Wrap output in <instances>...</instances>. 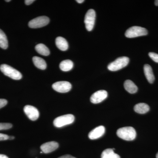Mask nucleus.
I'll use <instances>...</instances> for the list:
<instances>
[{"mask_svg": "<svg viewBox=\"0 0 158 158\" xmlns=\"http://www.w3.org/2000/svg\"><path fill=\"white\" fill-rule=\"evenodd\" d=\"M116 134L119 138L126 141H132L136 138L137 135L135 130L131 127L118 129Z\"/></svg>", "mask_w": 158, "mask_h": 158, "instance_id": "nucleus-1", "label": "nucleus"}, {"mask_svg": "<svg viewBox=\"0 0 158 158\" xmlns=\"http://www.w3.org/2000/svg\"><path fill=\"white\" fill-rule=\"evenodd\" d=\"M0 70L6 76L15 80H19L22 78V75L19 71L7 64L0 66Z\"/></svg>", "mask_w": 158, "mask_h": 158, "instance_id": "nucleus-2", "label": "nucleus"}, {"mask_svg": "<svg viewBox=\"0 0 158 158\" xmlns=\"http://www.w3.org/2000/svg\"><path fill=\"white\" fill-rule=\"evenodd\" d=\"M129 61V59L127 57H119L108 65V69L111 71H116L121 69L127 66Z\"/></svg>", "mask_w": 158, "mask_h": 158, "instance_id": "nucleus-3", "label": "nucleus"}, {"mask_svg": "<svg viewBox=\"0 0 158 158\" xmlns=\"http://www.w3.org/2000/svg\"><path fill=\"white\" fill-rule=\"evenodd\" d=\"M75 117L72 114H67L59 116L55 118L53 124L56 127H63L68 125L72 124L74 121Z\"/></svg>", "mask_w": 158, "mask_h": 158, "instance_id": "nucleus-4", "label": "nucleus"}, {"mask_svg": "<svg viewBox=\"0 0 158 158\" xmlns=\"http://www.w3.org/2000/svg\"><path fill=\"white\" fill-rule=\"evenodd\" d=\"M147 29L138 26L131 27L126 31V37L128 38H134L147 35Z\"/></svg>", "mask_w": 158, "mask_h": 158, "instance_id": "nucleus-5", "label": "nucleus"}, {"mask_svg": "<svg viewBox=\"0 0 158 158\" xmlns=\"http://www.w3.org/2000/svg\"><path fill=\"white\" fill-rule=\"evenodd\" d=\"M49 21V19L47 16H39L30 21L28 25L31 28H39L47 25Z\"/></svg>", "mask_w": 158, "mask_h": 158, "instance_id": "nucleus-6", "label": "nucleus"}, {"mask_svg": "<svg viewBox=\"0 0 158 158\" xmlns=\"http://www.w3.org/2000/svg\"><path fill=\"white\" fill-rule=\"evenodd\" d=\"M95 17L96 13L94 10L90 9L87 11L85 19V26L87 31H90L93 30L95 23Z\"/></svg>", "mask_w": 158, "mask_h": 158, "instance_id": "nucleus-7", "label": "nucleus"}, {"mask_svg": "<svg viewBox=\"0 0 158 158\" xmlns=\"http://www.w3.org/2000/svg\"><path fill=\"white\" fill-rule=\"evenodd\" d=\"M53 89L59 93H66L70 91L72 85L67 81H59L54 83L52 86Z\"/></svg>", "mask_w": 158, "mask_h": 158, "instance_id": "nucleus-8", "label": "nucleus"}, {"mask_svg": "<svg viewBox=\"0 0 158 158\" xmlns=\"http://www.w3.org/2000/svg\"><path fill=\"white\" fill-rule=\"evenodd\" d=\"M23 110L26 115L32 121H35L39 118V111L35 107L27 105L24 107Z\"/></svg>", "mask_w": 158, "mask_h": 158, "instance_id": "nucleus-9", "label": "nucleus"}, {"mask_svg": "<svg viewBox=\"0 0 158 158\" xmlns=\"http://www.w3.org/2000/svg\"><path fill=\"white\" fill-rule=\"evenodd\" d=\"M108 93L106 90H100L93 94L90 97V102L93 104L101 102L107 98Z\"/></svg>", "mask_w": 158, "mask_h": 158, "instance_id": "nucleus-10", "label": "nucleus"}, {"mask_svg": "<svg viewBox=\"0 0 158 158\" xmlns=\"http://www.w3.org/2000/svg\"><path fill=\"white\" fill-rule=\"evenodd\" d=\"M59 144L56 141H51L44 143L40 146L43 152L49 153L52 152L59 148Z\"/></svg>", "mask_w": 158, "mask_h": 158, "instance_id": "nucleus-11", "label": "nucleus"}, {"mask_svg": "<svg viewBox=\"0 0 158 158\" xmlns=\"http://www.w3.org/2000/svg\"><path fill=\"white\" fill-rule=\"evenodd\" d=\"M105 133V128L103 126L97 127L89 133L88 137L91 140H94L100 138Z\"/></svg>", "mask_w": 158, "mask_h": 158, "instance_id": "nucleus-12", "label": "nucleus"}, {"mask_svg": "<svg viewBox=\"0 0 158 158\" xmlns=\"http://www.w3.org/2000/svg\"><path fill=\"white\" fill-rule=\"evenodd\" d=\"M144 71L148 81L150 84H152L155 81V77L151 66L148 64H145L144 66Z\"/></svg>", "mask_w": 158, "mask_h": 158, "instance_id": "nucleus-13", "label": "nucleus"}, {"mask_svg": "<svg viewBox=\"0 0 158 158\" xmlns=\"http://www.w3.org/2000/svg\"><path fill=\"white\" fill-rule=\"evenodd\" d=\"M56 45L60 50L65 51L68 49L69 45L67 40L61 37H58L56 40Z\"/></svg>", "mask_w": 158, "mask_h": 158, "instance_id": "nucleus-14", "label": "nucleus"}, {"mask_svg": "<svg viewBox=\"0 0 158 158\" xmlns=\"http://www.w3.org/2000/svg\"><path fill=\"white\" fill-rule=\"evenodd\" d=\"M124 87L125 90L129 93L135 94L138 91V87L131 80H127L125 81Z\"/></svg>", "mask_w": 158, "mask_h": 158, "instance_id": "nucleus-15", "label": "nucleus"}, {"mask_svg": "<svg viewBox=\"0 0 158 158\" xmlns=\"http://www.w3.org/2000/svg\"><path fill=\"white\" fill-rule=\"evenodd\" d=\"M149 106L144 103H140L136 105L134 107V110L139 114H145L149 111Z\"/></svg>", "mask_w": 158, "mask_h": 158, "instance_id": "nucleus-16", "label": "nucleus"}, {"mask_svg": "<svg viewBox=\"0 0 158 158\" xmlns=\"http://www.w3.org/2000/svg\"><path fill=\"white\" fill-rule=\"evenodd\" d=\"M33 61L34 65L39 69L44 70L47 67V64L45 60L42 58L37 56H34L33 58Z\"/></svg>", "mask_w": 158, "mask_h": 158, "instance_id": "nucleus-17", "label": "nucleus"}, {"mask_svg": "<svg viewBox=\"0 0 158 158\" xmlns=\"http://www.w3.org/2000/svg\"><path fill=\"white\" fill-rule=\"evenodd\" d=\"M73 67V63L70 60H65L62 61L59 65L60 69L64 72L69 71Z\"/></svg>", "mask_w": 158, "mask_h": 158, "instance_id": "nucleus-18", "label": "nucleus"}, {"mask_svg": "<svg viewBox=\"0 0 158 158\" xmlns=\"http://www.w3.org/2000/svg\"><path fill=\"white\" fill-rule=\"evenodd\" d=\"M35 49L38 53L42 56H48L49 55V50L46 46L43 44H37L35 47Z\"/></svg>", "mask_w": 158, "mask_h": 158, "instance_id": "nucleus-19", "label": "nucleus"}, {"mask_svg": "<svg viewBox=\"0 0 158 158\" xmlns=\"http://www.w3.org/2000/svg\"><path fill=\"white\" fill-rule=\"evenodd\" d=\"M101 158H120L119 155L114 152L111 148L105 149L102 153Z\"/></svg>", "mask_w": 158, "mask_h": 158, "instance_id": "nucleus-20", "label": "nucleus"}, {"mask_svg": "<svg viewBox=\"0 0 158 158\" xmlns=\"http://www.w3.org/2000/svg\"><path fill=\"white\" fill-rule=\"evenodd\" d=\"M0 47L6 49L8 47V41L6 34L0 29Z\"/></svg>", "mask_w": 158, "mask_h": 158, "instance_id": "nucleus-21", "label": "nucleus"}, {"mask_svg": "<svg viewBox=\"0 0 158 158\" xmlns=\"http://www.w3.org/2000/svg\"><path fill=\"white\" fill-rule=\"evenodd\" d=\"M12 125L10 123H0V131L8 130L12 127Z\"/></svg>", "mask_w": 158, "mask_h": 158, "instance_id": "nucleus-22", "label": "nucleus"}, {"mask_svg": "<svg viewBox=\"0 0 158 158\" xmlns=\"http://www.w3.org/2000/svg\"><path fill=\"white\" fill-rule=\"evenodd\" d=\"M148 56L155 62L158 63V54L154 52H149Z\"/></svg>", "mask_w": 158, "mask_h": 158, "instance_id": "nucleus-23", "label": "nucleus"}, {"mask_svg": "<svg viewBox=\"0 0 158 158\" xmlns=\"http://www.w3.org/2000/svg\"><path fill=\"white\" fill-rule=\"evenodd\" d=\"M8 102L5 99H0V109L4 107L7 104Z\"/></svg>", "mask_w": 158, "mask_h": 158, "instance_id": "nucleus-24", "label": "nucleus"}, {"mask_svg": "<svg viewBox=\"0 0 158 158\" xmlns=\"http://www.w3.org/2000/svg\"><path fill=\"white\" fill-rule=\"evenodd\" d=\"M9 139V136L5 134H0V141H5Z\"/></svg>", "mask_w": 158, "mask_h": 158, "instance_id": "nucleus-25", "label": "nucleus"}, {"mask_svg": "<svg viewBox=\"0 0 158 158\" xmlns=\"http://www.w3.org/2000/svg\"><path fill=\"white\" fill-rule=\"evenodd\" d=\"M34 2V0H26L25 1V3L26 5H30L31 4L33 3Z\"/></svg>", "mask_w": 158, "mask_h": 158, "instance_id": "nucleus-26", "label": "nucleus"}, {"mask_svg": "<svg viewBox=\"0 0 158 158\" xmlns=\"http://www.w3.org/2000/svg\"><path fill=\"white\" fill-rule=\"evenodd\" d=\"M58 158H76L72 156L69 155H64Z\"/></svg>", "mask_w": 158, "mask_h": 158, "instance_id": "nucleus-27", "label": "nucleus"}, {"mask_svg": "<svg viewBox=\"0 0 158 158\" xmlns=\"http://www.w3.org/2000/svg\"><path fill=\"white\" fill-rule=\"evenodd\" d=\"M0 158H9L5 155L0 154Z\"/></svg>", "mask_w": 158, "mask_h": 158, "instance_id": "nucleus-28", "label": "nucleus"}, {"mask_svg": "<svg viewBox=\"0 0 158 158\" xmlns=\"http://www.w3.org/2000/svg\"><path fill=\"white\" fill-rule=\"evenodd\" d=\"M76 2L77 3H80V4H81V3L84 2H85V1H84V0H77V1H76Z\"/></svg>", "mask_w": 158, "mask_h": 158, "instance_id": "nucleus-29", "label": "nucleus"}, {"mask_svg": "<svg viewBox=\"0 0 158 158\" xmlns=\"http://www.w3.org/2000/svg\"><path fill=\"white\" fill-rule=\"evenodd\" d=\"M155 4L156 6H158V0H156L155 1Z\"/></svg>", "mask_w": 158, "mask_h": 158, "instance_id": "nucleus-30", "label": "nucleus"}, {"mask_svg": "<svg viewBox=\"0 0 158 158\" xmlns=\"http://www.w3.org/2000/svg\"><path fill=\"white\" fill-rule=\"evenodd\" d=\"M14 137H13V136H10V137L9 136V139H10V140H12V139H14Z\"/></svg>", "mask_w": 158, "mask_h": 158, "instance_id": "nucleus-31", "label": "nucleus"}, {"mask_svg": "<svg viewBox=\"0 0 158 158\" xmlns=\"http://www.w3.org/2000/svg\"><path fill=\"white\" fill-rule=\"evenodd\" d=\"M156 158H158V152L157 153L156 156Z\"/></svg>", "mask_w": 158, "mask_h": 158, "instance_id": "nucleus-32", "label": "nucleus"}, {"mask_svg": "<svg viewBox=\"0 0 158 158\" xmlns=\"http://www.w3.org/2000/svg\"><path fill=\"white\" fill-rule=\"evenodd\" d=\"M6 2H11V1H10V0H8V1H6Z\"/></svg>", "mask_w": 158, "mask_h": 158, "instance_id": "nucleus-33", "label": "nucleus"}]
</instances>
